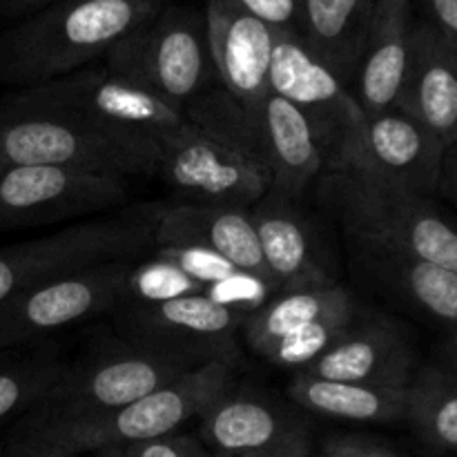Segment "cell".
<instances>
[{
  "mask_svg": "<svg viewBox=\"0 0 457 457\" xmlns=\"http://www.w3.org/2000/svg\"><path fill=\"white\" fill-rule=\"evenodd\" d=\"M94 457H125V455L120 449H103V451H96Z\"/></svg>",
  "mask_w": 457,
  "mask_h": 457,
  "instance_id": "cell-40",
  "label": "cell"
},
{
  "mask_svg": "<svg viewBox=\"0 0 457 457\" xmlns=\"http://www.w3.org/2000/svg\"><path fill=\"white\" fill-rule=\"evenodd\" d=\"M54 3H58V0H0V13L9 21H22V18L31 16V13L40 12Z\"/></svg>",
  "mask_w": 457,
  "mask_h": 457,
  "instance_id": "cell-36",
  "label": "cell"
},
{
  "mask_svg": "<svg viewBox=\"0 0 457 457\" xmlns=\"http://www.w3.org/2000/svg\"><path fill=\"white\" fill-rule=\"evenodd\" d=\"M321 195L355 250L402 254L457 272V228L431 199L324 172Z\"/></svg>",
  "mask_w": 457,
  "mask_h": 457,
  "instance_id": "cell-4",
  "label": "cell"
},
{
  "mask_svg": "<svg viewBox=\"0 0 457 457\" xmlns=\"http://www.w3.org/2000/svg\"><path fill=\"white\" fill-rule=\"evenodd\" d=\"M0 165H61L119 177H156L159 150L62 116L0 103Z\"/></svg>",
  "mask_w": 457,
  "mask_h": 457,
  "instance_id": "cell-6",
  "label": "cell"
},
{
  "mask_svg": "<svg viewBox=\"0 0 457 457\" xmlns=\"http://www.w3.org/2000/svg\"><path fill=\"white\" fill-rule=\"evenodd\" d=\"M411 427L431 449L457 453V370L424 366L406 386V413Z\"/></svg>",
  "mask_w": 457,
  "mask_h": 457,
  "instance_id": "cell-26",
  "label": "cell"
},
{
  "mask_svg": "<svg viewBox=\"0 0 457 457\" xmlns=\"http://www.w3.org/2000/svg\"><path fill=\"white\" fill-rule=\"evenodd\" d=\"M268 87L293 103L311 120L324 147L326 168L333 163L344 141L366 119L348 85L321 62L295 31L275 29Z\"/></svg>",
  "mask_w": 457,
  "mask_h": 457,
  "instance_id": "cell-14",
  "label": "cell"
},
{
  "mask_svg": "<svg viewBox=\"0 0 457 457\" xmlns=\"http://www.w3.org/2000/svg\"><path fill=\"white\" fill-rule=\"evenodd\" d=\"M357 263L428 320L457 328V272L375 250H357Z\"/></svg>",
  "mask_w": 457,
  "mask_h": 457,
  "instance_id": "cell-23",
  "label": "cell"
},
{
  "mask_svg": "<svg viewBox=\"0 0 457 457\" xmlns=\"http://www.w3.org/2000/svg\"><path fill=\"white\" fill-rule=\"evenodd\" d=\"M12 457H27V455H22V453H18V451H16V455H12Z\"/></svg>",
  "mask_w": 457,
  "mask_h": 457,
  "instance_id": "cell-43",
  "label": "cell"
},
{
  "mask_svg": "<svg viewBox=\"0 0 457 457\" xmlns=\"http://www.w3.org/2000/svg\"><path fill=\"white\" fill-rule=\"evenodd\" d=\"M422 9L424 21L431 22L457 52V0H422Z\"/></svg>",
  "mask_w": 457,
  "mask_h": 457,
  "instance_id": "cell-35",
  "label": "cell"
},
{
  "mask_svg": "<svg viewBox=\"0 0 457 457\" xmlns=\"http://www.w3.org/2000/svg\"><path fill=\"white\" fill-rule=\"evenodd\" d=\"M101 61L183 114L219 83L205 13L187 4L165 3Z\"/></svg>",
  "mask_w": 457,
  "mask_h": 457,
  "instance_id": "cell-5",
  "label": "cell"
},
{
  "mask_svg": "<svg viewBox=\"0 0 457 457\" xmlns=\"http://www.w3.org/2000/svg\"><path fill=\"white\" fill-rule=\"evenodd\" d=\"M288 397L308 413L344 422H395L406 413V388L335 382L306 373L295 375Z\"/></svg>",
  "mask_w": 457,
  "mask_h": 457,
  "instance_id": "cell-24",
  "label": "cell"
},
{
  "mask_svg": "<svg viewBox=\"0 0 457 457\" xmlns=\"http://www.w3.org/2000/svg\"><path fill=\"white\" fill-rule=\"evenodd\" d=\"M205 286L187 277L181 268L163 257L147 263H134L128 277V293L123 302L132 303H159L168 299L186 297V295L204 293Z\"/></svg>",
  "mask_w": 457,
  "mask_h": 457,
  "instance_id": "cell-29",
  "label": "cell"
},
{
  "mask_svg": "<svg viewBox=\"0 0 457 457\" xmlns=\"http://www.w3.org/2000/svg\"><path fill=\"white\" fill-rule=\"evenodd\" d=\"M65 366L47 355L0 361V422L34 411L56 386Z\"/></svg>",
  "mask_w": 457,
  "mask_h": 457,
  "instance_id": "cell-27",
  "label": "cell"
},
{
  "mask_svg": "<svg viewBox=\"0 0 457 457\" xmlns=\"http://www.w3.org/2000/svg\"><path fill=\"white\" fill-rule=\"evenodd\" d=\"M120 451L125 457H210L205 446L186 433H170L154 440L129 445Z\"/></svg>",
  "mask_w": 457,
  "mask_h": 457,
  "instance_id": "cell-32",
  "label": "cell"
},
{
  "mask_svg": "<svg viewBox=\"0 0 457 457\" xmlns=\"http://www.w3.org/2000/svg\"><path fill=\"white\" fill-rule=\"evenodd\" d=\"M449 147L402 110L366 116L326 172L346 174L384 190L431 199Z\"/></svg>",
  "mask_w": 457,
  "mask_h": 457,
  "instance_id": "cell-9",
  "label": "cell"
},
{
  "mask_svg": "<svg viewBox=\"0 0 457 457\" xmlns=\"http://www.w3.org/2000/svg\"><path fill=\"white\" fill-rule=\"evenodd\" d=\"M353 306H357L353 295L337 284L281 290L275 299L266 302L262 308L245 317L241 335H244L250 351L263 357L277 342L297 333L311 321Z\"/></svg>",
  "mask_w": 457,
  "mask_h": 457,
  "instance_id": "cell-25",
  "label": "cell"
},
{
  "mask_svg": "<svg viewBox=\"0 0 457 457\" xmlns=\"http://www.w3.org/2000/svg\"><path fill=\"white\" fill-rule=\"evenodd\" d=\"M400 110L446 147L457 134V52L424 18H415L413 54Z\"/></svg>",
  "mask_w": 457,
  "mask_h": 457,
  "instance_id": "cell-21",
  "label": "cell"
},
{
  "mask_svg": "<svg viewBox=\"0 0 457 457\" xmlns=\"http://www.w3.org/2000/svg\"><path fill=\"white\" fill-rule=\"evenodd\" d=\"M413 0H378L351 92L366 116L400 110L413 54Z\"/></svg>",
  "mask_w": 457,
  "mask_h": 457,
  "instance_id": "cell-18",
  "label": "cell"
},
{
  "mask_svg": "<svg viewBox=\"0 0 457 457\" xmlns=\"http://www.w3.org/2000/svg\"><path fill=\"white\" fill-rule=\"evenodd\" d=\"M268 290H275L268 281L259 279V277L254 275H248V272L237 270L235 275L228 277V279L208 286L204 293L208 295V297H212L214 302L232 308V311L250 315V312H254L257 308H262L263 303H266Z\"/></svg>",
  "mask_w": 457,
  "mask_h": 457,
  "instance_id": "cell-31",
  "label": "cell"
},
{
  "mask_svg": "<svg viewBox=\"0 0 457 457\" xmlns=\"http://www.w3.org/2000/svg\"><path fill=\"white\" fill-rule=\"evenodd\" d=\"M0 172H3V165H0Z\"/></svg>",
  "mask_w": 457,
  "mask_h": 457,
  "instance_id": "cell-44",
  "label": "cell"
},
{
  "mask_svg": "<svg viewBox=\"0 0 457 457\" xmlns=\"http://www.w3.org/2000/svg\"><path fill=\"white\" fill-rule=\"evenodd\" d=\"M129 183L61 165H13L0 172V228H34L89 217L125 204Z\"/></svg>",
  "mask_w": 457,
  "mask_h": 457,
  "instance_id": "cell-13",
  "label": "cell"
},
{
  "mask_svg": "<svg viewBox=\"0 0 457 457\" xmlns=\"http://www.w3.org/2000/svg\"><path fill=\"white\" fill-rule=\"evenodd\" d=\"M451 147H455V150H457V134H455V141H453V145H451Z\"/></svg>",
  "mask_w": 457,
  "mask_h": 457,
  "instance_id": "cell-42",
  "label": "cell"
},
{
  "mask_svg": "<svg viewBox=\"0 0 457 457\" xmlns=\"http://www.w3.org/2000/svg\"><path fill=\"white\" fill-rule=\"evenodd\" d=\"M134 259L98 263L21 290L0 303V353L34 346L58 330L114 311Z\"/></svg>",
  "mask_w": 457,
  "mask_h": 457,
  "instance_id": "cell-10",
  "label": "cell"
},
{
  "mask_svg": "<svg viewBox=\"0 0 457 457\" xmlns=\"http://www.w3.org/2000/svg\"><path fill=\"white\" fill-rule=\"evenodd\" d=\"M440 190L457 204V150L455 147H449L445 154V161H442V177H440V187H437V192Z\"/></svg>",
  "mask_w": 457,
  "mask_h": 457,
  "instance_id": "cell-37",
  "label": "cell"
},
{
  "mask_svg": "<svg viewBox=\"0 0 457 457\" xmlns=\"http://www.w3.org/2000/svg\"><path fill=\"white\" fill-rule=\"evenodd\" d=\"M217 137L257 161L270 192L297 199L326 170V154L311 120L286 98L268 92L254 112L232 103L217 120Z\"/></svg>",
  "mask_w": 457,
  "mask_h": 457,
  "instance_id": "cell-11",
  "label": "cell"
},
{
  "mask_svg": "<svg viewBox=\"0 0 457 457\" xmlns=\"http://www.w3.org/2000/svg\"><path fill=\"white\" fill-rule=\"evenodd\" d=\"M321 457H397L393 451L360 436L328 437L321 446Z\"/></svg>",
  "mask_w": 457,
  "mask_h": 457,
  "instance_id": "cell-34",
  "label": "cell"
},
{
  "mask_svg": "<svg viewBox=\"0 0 457 457\" xmlns=\"http://www.w3.org/2000/svg\"><path fill=\"white\" fill-rule=\"evenodd\" d=\"M268 277L275 290L335 284L320 257L315 230L290 199L268 192L250 208Z\"/></svg>",
  "mask_w": 457,
  "mask_h": 457,
  "instance_id": "cell-20",
  "label": "cell"
},
{
  "mask_svg": "<svg viewBox=\"0 0 457 457\" xmlns=\"http://www.w3.org/2000/svg\"><path fill=\"white\" fill-rule=\"evenodd\" d=\"M159 257L168 259L174 266L181 268L187 277L204 284L205 288L219 281L228 279L237 272V268L212 250L199 248V245H163L159 248Z\"/></svg>",
  "mask_w": 457,
  "mask_h": 457,
  "instance_id": "cell-30",
  "label": "cell"
},
{
  "mask_svg": "<svg viewBox=\"0 0 457 457\" xmlns=\"http://www.w3.org/2000/svg\"><path fill=\"white\" fill-rule=\"evenodd\" d=\"M0 103L16 110L71 119L154 150L187 123L181 110L103 61L49 83L13 89Z\"/></svg>",
  "mask_w": 457,
  "mask_h": 457,
  "instance_id": "cell-2",
  "label": "cell"
},
{
  "mask_svg": "<svg viewBox=\"0 0 457 457\" xmlns=\"http://www.w3.org/2000/svg\"><path fill=\"white\" fill-rule=\"evenodd\" d=\"M201 436L217 453L311 457V431L297 415L266 397L228 388L199 415Z\"/></svg>",
  "mask_w": 457,
  "mask_h": 457,
  "instance_id": "cell-15",
  "label": "cell"
},
{
  "mask_svg": "<svg viewBox=\"0 0 457 457\" xmlns=\"http://www.w3.org/2000/svg\"><path fill=\"white\" fill-rule=\"evenodd\" d=\"M170 0H58L0 34V85L49 83L105 58Z\"/></svg>",
  "mask_w": 457,
  "mask_h": 457,
  "instance_id": "cell-1",
  "label": "cell"
},
{
  "mask_svg": "<svg viewBox=\"0 0 457 457\" xmlns=\"http://www.w3.org/2000/svg\"><path fill=\"white\" fill-rule=\"evenodd\" d=\"M357 312H360V308L353 306L311 321L303 328H299L297 333L288 335L281 342H277L263 355V360L272 361V364L281 366V369H308L317 357L324 355L337 342L339 335L353 324Z\"/></svg>",
  "mask_w": 457,
  "mask_h": 457,
  "instance_id": "cell-28",
  "label": "cell"
},
{
  "mask_svg": "<svg viewBox=\"0 0 457 457\" xmlns=\"http://www.w3.org/2000/svg\"><path fill=\"white\" fill-rule=\"evenodd\" d=\"M156 177L186 204L253 208L270 192L257 161L192 120L161 143Z\"/></svg>",
  "mask_w": 457,
  "mask_h": 457,
  "instance_id": "cell-12",
  "label": "cell"
},
{
  "mask_svg": "<svg viewBox=\"0 0 457 457\" xmlns=\"http://www.w3.org/2000/svg\"><path fill=\"white\" fill-rule=\"evenodd\" d=\"M378 0H302L297 29L303 45L351 89Z\"/></svg>",
  "mask_w": 457,
  "mask_h": 457,
  "instance_id": "cell-22",
  "label": "cell"
},
{
  "mask_svg": "<svg viewBox=\"0 0 457 457\" xmlns=\"http://www.w3.org/2000/svg\"><path fill=\"white\" fill-rule=\"evenodd\" d=\"M186 373V366L128 344L94 353L87 360L83 357L76 364L65 366L56 386L34 411H29L22 427H58L107 415Z\"/></svg>",
  "mask_w": 457,
  "mask_h": 457,
  "instance_id": "cell-7",
  "label": "cell"
},
{
  "mask_svg": "<svg viewBox=\"0 0 457 457\" xmlns=\"http://www.w3.org/2000/svg\"><path fill=\"white\" fill-rule=\"evenodd\" d=\"M245 12L277 31H295L302 0H237Z\"/></svg>",
  "mask_w": 457,
  "mask_h": 457,
  "instance_id": "cell-33",
  "label": "cell"
},
{
  "mask_svg": "<svg viewBox=\"0 0 457 457\" xmlns=\"http://www.w3.org/2000/svg\"><path fill=\"white\" fill-rule=\"evenodd\" d=\"M442 357H445V366L457 370V328L449 330L442 344Z\"/></svg>",
  "mask_w": 457,
  "mask_h": 457,
  "instance_id": "cell-38",
  "label": "cell"
},
{
  "mask_svg": "<svg viewBox=\"0 0 457 457\" xmlns=\"http://www.w3.org/2000/svg\"><path fill=\"white\" fill-rule=\"evenodd\" d=\"M210 54L217 80L244 110L254 112L268 96L275 29L237 0H205Z\"/></svg>",
  "mask_w": 457,
  "mask_h": 457,
  "instance_id": "cell-17",
  "label": "cell"
},
{
  "mask_svg": "<svg viewBox=\"0 0 457 457\" xmlns=\"http://www.w3.org/2000/svg\"><path fill=\"white\" fill-rule=\"evenodd\" d=\"M230 382L232 364L212 361L187 370L174 382L107 415L58 424V427H22L21 446L25 449L45 446V449L80 455L96 453L103 449H125L129 445L170 436L199 418L230 388Z\"/></svg>",
  "mask_w": 457,
  "mask_h": 457,
  "instance_id": "cell-3",
  "label": "cell"
},
{
  "mask_svg": "<svg viewBox=\"0 0 457 457\" xmlns=\"http://www.w3.org/2000/svg\"><path fill=\"white\" fill-rule=\"evenodd\" d=\"M154 245H199L212 250L239 272H248L272 286L250 208L201 204L161 208Z\"/></svg>",
  "mask_w": 457,
  "mask_h": 457,
  "instance_id": "cell-19",
  "label": "cell"
},
{
  "mask_svg": "<svg viewBox=\"0 0 457 457\" xmlns=\"http://www.w3.org/2000/svg\"><path fill=\"white\" fill-rule=\"evenodd\" d=\"M210 457H239V455H223V453H217V455H210Z\"/></svg>",
  "mask_w": 457,
  "mask_h": 457,
  "instance_id": "cell-41",
  "label": "cell"
},
{
  "mask_svg": "<svg viewBox=\"0 0 457 457\" xmlns=\"http://www.w3.org/2000/svg\"><path fill=\"white\" fill-rule=\"evenodd\" d=\"M415 364L413 337L404 324L375 312H357L337 342L299 373L335 382L406 388Z\"/></svg>",
  "mask_w": 457,
  "mask_h": 457,
  "instance_id": "cell-16",
  "label": "cell"
},
{
  "mask_svg": "<svg viewBox=\"0 0 457 457\" xmlns=\"http://www.w3.org/2000/svg\"><path fill=\"white\" fill-rule=\"evenodd\" d=\"M116 308V324L128 346L186 366L187 370L212 361L232 364L237 335L248 317L205 293L159 303L120 302Z\"/></svg>",
  "mask_w": 457,
  "mask_h": 457,
  "instance_id": "cell-8",
  "label": "cell"
},
{
  "mask_svg": "<svg viewBox=\"0 0 457 457\" xmlns=\"http://www.w3.org/2000/svg\"><path fill=\"white\" fill-rule=\"evenodd\" d=\"M18 453H22L27 457H79L74 453H65V451L45 449V446H36V449H25V446H18Z\"/></svg>",
  "mask_w": 457,
  "mask_h": 457,
  "instance_id": "cell-39",
  "label": "cell"
}]
</instances>
